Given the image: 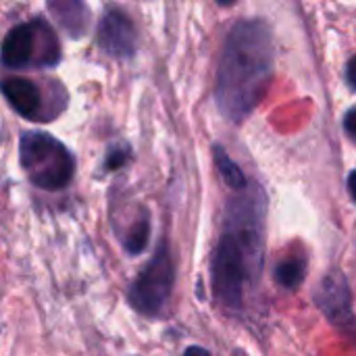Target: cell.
I'll return each instance as SVG.
<instances>
[{
    "label": "cell",
    "mask_w": 356,
    "mask_h": 356,
    "mask_svg": "<svg viewBox=\"0 0 356 356\" xmlns=\"http://www.w3.org/2000/svg\"><path fill=\"white\" fill-rule=\"evenodd\" d=\"M265 257V196L261 188L248 186L229 198L223 215L221 236L211 259L213 292L223 309L236 313L244 307L263 271Z\"/></svg>",
    "instance_id": "6da1fadb"
},
{
    "label": "cell",
    "mask_w": 356,
    "mask_h": 356,
    "mask_svg": "<svg viewBox=\"0 0 356 356\" xmlns=\"http://www.w3.org/2000/svg\"><path fill=\"white\" fill-rule=\"evenodd\" d=\"M273 75V35L265 21H238L223 44L215 98L221 115L232 121H244L265 98Z\"/></svg>",
    "instance_id": "7a4b0ae2"
},
{
    "label": "cell",
    "mask_w": 356,
    "mask_h": 356,
    "mask_svg": "<svg viewBox=\"0 0 356 356\" xmlns=\"http://www.w3.org/2000/svg\"><path fill=\"white\" fill-rule=\"evenodd\" d=\"M19 161L27 179L48 192L63 190L75 173L73 154L46 131H25L19 140Z\"/></svg>",
    "instance_id": "3957f363"
},
{
    "label": "cell",
    "mask_w": 356,
    "mask_h": 356,
    "mask_svg": "<svg viewBox=\"0 0 356 356\" xmlns=\"http://www.w3.org/2000/svg\"><path fill=\"white\" fill-rule=\"evenodd\" d=\"M60 60V44L44 19L15 25L2 42V63L8 69L54 67Z\"/></svg>",
    "instance_id": "277c9868"
},
{
    "label": "cell",
    "mask_w": 356,
    "mask_h": 356,
    "mask_svg": "<svg viewBox=\"0 0 356 356\" xmlns=\"http://www.w3.org/2000/svg\"><path fill=\"white\" fill-rule=\"evenodd\" d=\"M175 282V269L169 252V244L163 240L159 242L152 259L144 267V271L131 282L127 300L129 305L144 317H159L163 315L171 290Z\"/></svg>",
    "instance_id": "5b68a950"
},
{
    "label": "cell",
    "mask_w": 356,
    "mask_h": 356,
    "mask_svg": "<svg viewBox=\"0 0 356 356\" xmlns=\"http://www.w3.org/2000/svg\"><path fill=\"white\" fill-rule=\"evenodd\" d=\"M317 307L323 311V315L336 325L340 332L356 336V319L353 313V294L348 280L342 271H332L319 286L315 294Z\"/></svg>",
    "instance_id": "8992f818"
},
{
    "label": "cell",
    "mask_w": 356,
    "mask_h": 356,
    "mask_svg": "<svg viewBox=\"0 0 356 356\" xmlns=\"http://www.w3.org/2000/svg\"><path fill=\"white\" fill-rule=\"evenodd\" d=\"M98 44L113 58H131L138 48L134 21L121 8H108L98 25Z\"/></svg>",
    "instance_id": "52a82bcc"
},
{
    "label": "cell",
    "mask_w": 356,
    "mask_h": 356,
    "mask_svg": "<svg viewBox=\"0 0 356 356\" xmlns=\"http://www.w3.org/2000/svg\"><path fill=\"white\" fill-rule=\"evenodd\" d=\"M2 94L21 117L29 121L50 119L44 111V96L35 81L27 77H6L2 81Z\"/></svg>",
    "instance_id": "ba28073f"
},
{
    "label": "cell",
    "mask_w": 356,
    "mask_h": 356,
    "mask_svg": "<svg viewBox=\"0 0 356 356\" xmlns=\"http://www.w3.org/2000/svg\"><path fill=\"white\" fill-rule=\"evenodd\" d=\"M48 8L71 38H79L86 31L88 6L83 2H50Z\"/></svg>",
    "instance_id": "9c48e42d"
},
{
    "label": "cell",
    "mask_w": 356,
    "mask_h": 356,
    "mask_svg": "<svg viewBox=\"0 0 356 356\" xmlns=\"http://www.w3.org/2000/svg\"><path fill=\"white\" fill-rule=\"evenodd\" d=\"M307 277V257L302 252H294L280 261L273 269V280L284 290H296Z\"/></svg>",
    "instance_id": "30bf717a"
},
{
    "label": "cell",
    "mask_w": 356,
    "mask_h": 356,
    "mask_svg": "<svg viewBox=\"0 0 356 356\" xmlns=\"http://www.w3.org/2000/svg\"><path fill=\"white\" fill-rule=\"evenodd\" d=\"M213 154H215V165H217V171L221 173V177L225 179V184L234 190H240L244 192L248 188L246 184V177L242 173V169L229 159V154L225 152L223 146H215L213 148Z\"/></svg>",
    "instance_id": "8fae6325"
},
{
    "label": "cell",
    "mask_w": 356,
    "mask_h": 356,
    "mask_svg": "<svg viewBox=\"0 0 356 356\" xmlns=\"http://www.w3.org/2000/svg\"><path fill=\"white\" fill-rule=\"evenodd\" d=\"M148 236H150V221L148 215L144 213L138 221H134V225L125 234H121V244L129 254H140L148 246Z\"/></svg>",
    "instance_id": "7c38bea8"
},
{
    "label": "cell",
    "mask_w": 356,
    "mask_h": 356,
    "mask_svg": "<svg viewBox=\"0 0 356 356\" xmlns=\"http://www.w3.org/2000/svg\"><path fill=\"white\" fill-rule=\"evenodd\" d=\"M129 159H131V148L127 144L119 142V144H115V146L108 148L106 159H104V167L108 171H115V169H121Z\"/></svg>",
    "instance_id": "4fadbf2b"
},
{
    "label": "cell",
    "mask_w": 356,
    "mask_h": 356,
    "mask_svg": "<svg viewBox=\"0 0 356 356\" xmlns=\"http://www.w3.org/2000/svg\"><path fill=\"white\" fill-rule=\"evenodd\" d=\"M344 131L356 144V108H350L344 117Z\"/></svg>",
    "instance_id": "5bb4252c"
},
{
    "label": "cell",
    "mask_w": 356,
    "mask_h": 356,
    "mask_svg": "<svg viewBox=\"0 0 356 356\" xmlns=\"http://www.w3.org/2000/svg\"><path fill=\"white\" fill-rule=\"evenodd\" d=\"M346 77L350 81V86L356 90V54L348 60V67H346Z\"/></svg>",
    "instance_id": "9a60e30c"
},
{
    "label": "cell",
    "mask_w": 356,
    "mask_h": 356,
    "mask_svg": "<svg viewBox=\"0 0 356 356\" xmlns=\"http://www.w3.org/2000/svg\"><path fill=\"white\" fill-rule=\"evenodd\" d=\"M184 356H211L207 348L202 346H188V350L184 353Z\"/></svg>",
    "instance_id": "2e32d148"
},
{
    "label": "cell",
    "mask_w": 356,
    "mask_h": 356,
    "mask_svg": "<svg viewBox=\"0 0 356 356\" xmlns=\"http://www.w3.org/2000/svg\"><path fill=\"white\" fill-rule=\"evenodd\" d=\"M348 192H350V196H353V200L356 202V169L348 175Z\"/></svg>",
    "instance_id": "e0dca14e"
},
{
    "label": "cell",
    "mask_w": 356,
    "mask_h": 356,
    "mask_svg": "<svg viewBox=\"0 0 356 356\" xmlns=\"http://www.w3.org/2000/svg\"><path fill=\"white\" fill-rule=\"evenodd\" d=\"M232 356H246V355H244L242 350H236V353H234V355H232Z\"/></svg>",
    "instance_id": "ac0fdd59"
}]
</instances>
